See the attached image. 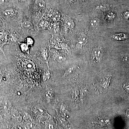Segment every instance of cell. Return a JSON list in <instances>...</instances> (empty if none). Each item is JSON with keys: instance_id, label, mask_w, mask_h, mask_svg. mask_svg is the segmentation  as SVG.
Returning a JSON list of instances; mask_svg holds the SVG:
<instances>
[{"instance_id": "6da1fadb", "label": "cell", "mask_w": 129, "mask_h": 129, "mask_svg": "<svg viewBox=\"0 0 129 129\" xmlns=\"http://www.w3.org/2000/svg\"><path fill=\"white\" fill-rule=\"evenodd\" d=\"M103 50L101 47H98L94 48L92 53L93 59L97 61H100L103 55Z\"/></svg>"}, {"instance_id": "7a4b0ae2", "label": "cell", "mask_w": 129, "mask_h": 129, "mask_svg": "<svg viewBox=\"0 0 129 129\" xmlns=\"http://www.w3.org/2000/svg\"><path fill=\"white\" fill-rule=\"evenodd\" d=\"M88 41L87 36L84 33L81 34L79 37L76 44V47L77 48H81Z\"/></svg>"}, {"instance_id": "3957f363", "label": "cell", "mask_w": 129, "mask_h": 129, "mask_svg": "<svg viewBox=\"0 0 129 129\" xmlns=\"http://www.w3.org/2000/svg\"><path fill=\"white\" fill-rule=\"evenodd\" d=\"M64 24L66 27L70 29H72L74 26L73 21L69 18H66L64 19Z\"/></svg>"}, {"instance_id": "277c9868", "label": "cell", "mask_w": 129, "mask_h": 129, "mask_svg": "<svg viewBox=\"0 0 129 129\" xmlns=\"http://www.w3.org/2000/svg\"><path fill=\"white\" fill-rule=\"evenodd\" d=\"M21 27L24 29H31L34 27V25L29 21H25L22 23Z\"/></svg>"}, {"instance_id": "5b68a950", "label": "cell", "mask_w": 129, "mask_h": 129, "mask_svg": "<svg viewBox=\"0 0 129 129\" xmlns=\"http://www.w3.org/2000/svg\"><path fill=\"white\" fill-rule=\"evenodd\" d=\"M96 8L97 9L101 10L103 11H106L110 9V7L108 5L106 4H102L98 5L96 7Z\"/></svg>"}, {"instance_id": "8992f818", "label": "cell", "mask_w": 129, "mask_h": 129, "mask_svg": "<svg viewBox=\"0 0 129 129\" xmlns=\"http://www.w3.org/2000/svg\"><path fill=\"white\" fill-rule=\"evenodd\" d=\"M14 10L11 9H6L3 12V14L7 17H11L14 15Z\"/></svg>"}, {"instance_id": "52a82bcc", "label": "cell", "mask_w": 129, "mask_h": 129, "mask_svg": "<svg viewBox=\"0 0 129 129\" xmlns=\"http://www.w3.org/2000/svg\"><path fill=\"white\" fill-rule=\"evenodd\" d=\"M99 20L97 18H94L91 19L90 22L91 26L93 28L96 27L99 25Z\"/></svg>"}, {"instance_id": "ba28073f", "label": "cell", "mask_w": 129, "mask_h": 129, "mask_svg": "<svg viewBox=\"0 0 129 129\" xmlns=\"http://www.w3.org/2000/svg\"><path fill=\"white\" fill-rule=\"evenodd\" d=\"M66 58V56L62 54H58L56 56V59L59 62H63Z\"/></svg>"}, {"instance_id": "9c48e42d", "label": "cell", "mask_w": 129, "mask_h": 129, "mask_svg": "<svg viewBox=\"0 0 129 129\" xmlns=\"http://www.w3.org/2000/svg\"><path fill=\"white\" fill-rule=\"evenodd\" d=\"M37 5L41 9H43L45 8V3L43 0H37Z\"/></svg>"}, {"instance_id": "30bf717a", "label": "cell", "mask_w": 129, "mask_h": 129, "mask_svg": "<svg viewBox=\"0 0 129 129\" xmlns=\"http://www.w3.org/2000/svg\"><path fill=\"white\" fill-rule=\"evenodd\" d=\"M52 17H53V19L54 21H58L60 19V14L57 11L53 12Z\"/></svg>"}, {"instance_id": "8fae6325", "label": "cell", "mask_w": 129, "mask_h": 129, "mask_svg": "<svg viewBox=\"0 0 129 129\" xmlns=\"http://www.w3.org/2000/svg\"><path fill=\"white\" fill-rule=\"evenodd\" d=\"M21 48L22 51L24 52L27 51L28 50V45L27 44H21Z\"/></svg>"}, {"instance_id": "7c38bea8", "label": "cell", "mask_w": 129, "mask_h": 129, "mask_svg": "<svg viewBox=\"0 0 129 129\" xmlns=\"http://www.w3.org/2000/svg\"><path fill=\"white\" fill-rule=\"evenodd\" d=\"M50 73H49V70H47L45 72L43 76V79L44 80H46L47 79H49L50 78Z\"/></svg>"}, {"instance_id": "4fadbf2b", "label": "cell", "mask_w": 129, "mask_h": 129, "mask_svg": "<svg viewBox=\"0 0 129 129\" xmlns=\"http://www.w3.org/2000/svg\"><path fill=\"white\" fill-rule=\"evenodd\" d=\"M41 26L43 28L46 29L49 26V23L47 21L42 22L41 24Z\"/></svg>"}, {"instance_id": "5bb4252c", "label": "cell", "mask_w": 129, "mask_h": 129, "mask_svg": "<svg viewBox=\"0 0 129 129\" xmlns=\"http://www.w3.org/2000/svg\"><path fill=\"white\" fill-rule=\"evenodd\" d=\"M42 56H43V57L45 59H46V58L48 57V52L47 50L45 49H44L42 51Z\"/></svg>"}, {"instance_id": "9a60e30c", "label": "cell", "mask_w": 129, "mask_h": 129, "mask_svg": "<svg viewBox=\"0 0 129 129\" xmlns=\"http://www.w3.org/2000/svg\"><path fill=\"white\" fill-rule=\"evenodd\" d=\"M9 1V0H0V4L3 5H6Z\"/></svg>"}, {"instance_id": "2e32d148", "label": "cell", "mask_w": 129, "mask_h": 129, "mask_svg": "<svg viewBox=\"0 0 129 129\" xmlns=\"http://www.w3.org/2000/svg\"><path fill=\"white\" fill-rule=\"evenodd\" d=\"M27 45H32L33 43V41L32 39H30V38H28L27 39Z\"/></svg>"}, {"instance_id": "e0dca14e", "label": "cell", "mask_w": 129, "mask_h": 129, "mask_svg": "<svg viewBox=\"0 0 129 129\" xmlns=\"http://www.w3.org/2000/svg\"><path fill=\"white\" fill-rule=\"evenodd\" d=\"M72 68L68 69L66 70L65 73H64V75L66 76V75L68 74H70V73H71L72 72Z\"/></svg>"}, {"instance_id": "ac0fdd59", "label": "cell", "mask_w": 129, "mask_h": 129, "mask_svg": "<svg viewBox=\"0 0 129 129\" xmlns=\"http://www.w3.org/2000/svg\"><path fill=\"white\" fill-rule=\"evenodd\" d=\"M114 17V15L112 13H111V14H109L107 16L108 18L109 19H112Z\"/></svg>"}, {"instance_id": "d6986e66", "label": "cell", "mask_w": 129, "mask_h": 129, "mask_svg": "<svg viewBox=\"0 0 129 129\" xmlns=\"http://www.w3.org/2000/svg\"><path fill=\"white\" fill-rule=\"evenodd\" d=\"M124 16L125 18L126 19H129V14L127 12H126L125 13Z\"/></svg>"}, {"instance_id": "ffe728a7", "label": "cell", "mask_w": 129, "mask_h": 129, "mask_svg": "<svg viewBox=\"0 0 129 129\" xmlns=\"http://www.w3.org/2000/svg\"><path fill=\"white\" fill-rule=\"evenodd\" d=\"M27 67L28 68H32V64L30 63H28L27 64Z\"/></svg>"}, {"instance_id": "44dd1931", "label": "cell", "mask_w": 129, "mask_h": 129, "mask_svg": "<svg viewBox=\"0 0 129 129\" xmlns=\"http://www.w3.org/2000/svg\"><path fill=\"white\" fill-rule=\"evenodd\" d=\"M129 58V56H125V57H124V61L125 62H127V61H129V59H128V58Z\"/></svg>"}, {"instance_id": "7402d4cb", "label": "cell", "mask_w": 129, "mask_h": 129, "mask_svg": "<svg viewBox=\"0 0 129 129\" xmlns=\"http://www.w3.org/2000/svg\"><path fill=\"white\" fill-rule=\"evenodd\" d=\"M77 1H78V0H70L69 1L70 3L73 4V3H74L76 2Z\"/></svg>"}, {"instance_id": "603a6c76", "label": "cell", "mask_w": 129, "mask_h": 129, "mask_svg": "<svg viewBox=\"0 0 129 129\" xmlns=\"http://www.w3.org/2000/svg\"><path fill=\"white\" fill-rule=\"evenodd\" d=\"M21 1H25V0H21Z\"/></svg>"}, {"instance_id": "cb8c5ba5", "label": "cell", "mask_w": 129, "mask_h": 129, "mask_svg": "<svg viewBox=\"0 0 129 129\" xmlns=\"http://www.w3.org/2000/svg\"><path fill=\"white\" fill-rule=\"evenodd\" d=\"M21 129V128H19V129H17V128H15V129Z\"/></svg>"}]
</instances>
